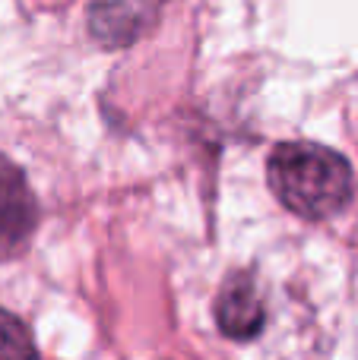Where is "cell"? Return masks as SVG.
<instances>
[{
    "instance_id": "cell-3",
    "label": "cell",
    "mask_w": 358,
    "mask_h": 360,
    "mask_svg": "<svg viewBox=\"0 0 358 360\" xmlns=\"http://www.w3.org/2000/svg\"><path fill=\"white\" fill-rule=\"evenodd\" d=\"M35 196H32L23 171L10 158L0 155V243L10 247V243L25 240L35 224Z\"/></svg>"
},
{
    "instance_id": "cell-2",
    "label": "cell",
    "mask_w": 358,
    "mask_h": 360,
    "mask_svg": "<svg viewBox=\"0 0 358 360\" xmlns=\"http://www.w3.org/2000/svg\"><path fill=\"white\" fill-rule=\"evenodd\" d=\"M264 300L257 294V285L247 272H238L222 285V294L216 300V323H219L222 335L235 338V342H251L264 329Z\"/></svg>"
},
{
    "instance_id": "cell-4",
    "label": "cell",
    "mask_w": 358,
    "mask_h": 360,
    "mask_svg": "<svg viewBox=\"0 0 358 360\" xmlns=\"http://www.w3.org/2000/svg\"><path fill=\"white\" fill-rule=\"evenodd\" d=\"M149 16V0H95L92 13H89V25L101 44L118 48V44H130L146 29Z\"/></svg>"
},
{
    "instance_id": "cell-5",
    "label": "cell",
    "mask_w": 358,
    "mask_h": 360,
    "mask_svg": "<svg viewBox=\"0 0 358 360\" xmlns=\"http://www.w3.org/2000/svg\"><path fill=\"white\" fill-rule=\"evenodd\" d=\"M0 360H38L29 326L10 310H0Z\"/></svg>"
},
{
    "instance_id": "cell-1",
    "label": "cell",
    "mask_w": 358,
    "mask_h": 360,
    "mask_svg": "<svg viewBox=\"0 0 358 360\" xmlns=\"http://www.w3.org/2000/svg\"><path fill=\"white\" fill-rule=\"evenodd\" d=\"M276 199L302 218H330L352 199L355 177L340 152L317 143H283L266 168Z\"/></svg>"
}]
</instances>
